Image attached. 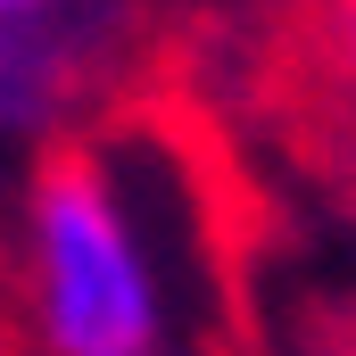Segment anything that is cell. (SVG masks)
<instances>
[{
	"label": "cell",
	"mask_w": 356,
	"mask_h": 356,
	"mask_svg": "<svg viewBox=\"0 0 356 356\" xmlns=\"http://www.w3.org/2000/svg\"><path fill=\"white\" fill-rule=\"evenodd\" d=\"M33 323L50 356H149L158 348V273L133 232V207L91 149H50L25 191Z\"/></svg>",
	"instance_id": "6da1fadb"
},
{
	"label": "cell",
	"mask_w": 356,
	"mask_h": 356,
	"mask_svg": "<svg viewBox=\"0 0 356 356\" xmlns=\"http://www.w3.org/2000/svg\"><path fill=\"white\" fill-rule=\"evenodd\" d=\"M75 75H83V42L58 17H0V124L8 133L50 124Z\"/></svg>",
	"instance_id": "7a4b0ae2"
},
{
	"label": "cell",
	"mask_w": 356,
	"mask_h": 356,
	"mask_svg": "<svg viewBox=\"0 0 356 356\" xmlns=\"http://www.w3.org/2000/svg\"><path fill=\"white\" fill-rule=\"evenodd\" d=\"M315 58L356 99V0H315Z\"/></svg>",
	"instance_id": "3957f363"
},
{
	"label": "cell",
	"mask_w": 356,
	"mask_h": 356,
	"mask_svg": "<svg viewBox=\"0 0 356 356\" xmlns=\"http://www.w3.org/2000/svg\"><path fill=\"white\" fill-rule=\"evenodd\" d=\"M67 0H0V17H58Z\"/></svg>",
	"instance_id": "277c9868"
}]
</instances>
